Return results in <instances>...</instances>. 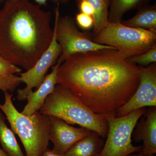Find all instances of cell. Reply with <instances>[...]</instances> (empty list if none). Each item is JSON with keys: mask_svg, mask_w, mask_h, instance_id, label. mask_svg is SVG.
Returning a JSON list of instances; mask_svg holds the SVG:
<instances>
[{"mask_svg": "<svg viewBox=\"0 0 156 156\" xmlns=\"http://www.w3.org/2000/svg\"><path fill=\"white\" fill-rule=\"evenodd\" d=\"M140 68L115 49L73 54L58 67L57 83L97 114H115L136 92Z\"/></svg>", "mask_w": 156, "mask_h": 156, "instance_id": "6da1fadb", "label": "cell"}, {"mask_svg": "<svg viewBox=\"0 0 156 156\" xmlns=\"http://www.w3.org/2000/svg\"><path fill=\"white\" fill-rule=\"evenodd\" d=\"M51 13L29 0H6L0 11V55L26 70L52 41Z\"/></svg>", "mask_w": 156, "mask_h": 156, "instance_id": "7a4b0ae2", "label": "cell"}, {"mask_svg": "<svg viewBox=\"0 0 156 156\" xmlns=\"http://www.w3.org/2000/svg\"><path fill=\"white\" fill-rule=\"evenodd\" d=\"M41 113L57 117L69 125H78L105 137L108 125L102 115L88 108L69 89L57 84L39 110Z\"/></svg>", "mask_w": 156, "mask_h": 156, "instance_id": "3957f363", "label": "cell"}, {"mask_svg": "<svg viewBox=\"0 0 156 156\" xmlns=\"http://www.w3.org/2000/svg\"><path fill=\"white\" fill-rule=\"evenodd\" d=\"M5 101L0 109L6 116L11 130L19 136L26 156H42L48 149L50 141V117L39 111L30 115L23 114L13 104L12 94L4 92Z\"/></svg>", "mask_w": 156, "mask_h": 156, "instance_id": "277c9868", "label": "cell"}, {"mask_svg": "<svg viewBox=\"0 0 156 156\" xmlns=\"http://www.w3.org/2000/svg\"><path fill=\"white\" fill-rule=\"evenodd\" d=\"M92 40L115 48L122 57L128 58L145 53L156 45V33L122 23L108 22Z\"/></svg>", "mask_w": 156, "mask_h": 156, "instance_id": "5b68a950", "label": "cell"}, {"mask_svg": "<svg viewBox=\"0 0 156 156\" xmlns=\"http://www.w3.org/2000/svg\"><path fill=\"white\" fill-rule=\"evenodd\" d=\"M145 108L122 117L111 114L102 115L108 125L106 142L99 156H128L142 149V146H134L131 136L137 122L146 113Z\"/></svg>", "mask_w": 156, "mask_h": 156, "instance_id": "8992f818", "label": "cell"}, {"mask_svg": "<svg viewBox=\"0 0 156 156\" xmlns=\"http://www.w3.org/2000/svg\"><path fill=\"white\" fill-rule=\"evenodd\" d=\"M55 9V19L53 31L56 41L62 50L57 61L61 65L69 56L78 53L115 48L97 44L87 35L78 29L74 19L71 16H60L59 4Z\"/></svg>", "mask_w": 156, "mask_h": 156, "instance_id": "52a82bcc", "label": "cell"}, {"mask_svg": "<svg viewBox=\"0 0 156 156\" xmlns=\"http://www.w3.org/2000/svg\"><path fill=\"white\" fill-rule=\"evenodd\" d=\"M62 52L61 46L56 41L53 31L52 41L47 50L31 68L25 72L20 73V81L21 83H25L26 87L17 90V99L20 101L24 100L33 89L36 88L37 89L38 88L44 80L48 70L56 63Z\"/></svg>", "mask_w": 156, "mask_h": 156, "instance_id": "ba28073f", "label": "cell"}, {"mask_svg": "<svg viewBox=\"0 0 156 156\" xmlns=\"http://www.w3.org/2000/svg\"><path fill=\"white\" fill-rule=\"evenodd\" d=\"M140 67V81L138 88L129 100L117 110L116 116H123L146 107H156V62L147 67Z\"/></svg>", "mask_w": 156, "mask_h": 156, "instance_id": "9c48e42d", "label": "cell"}, {"mask_svg": "<svg viewBox=\"0 0 156 156\" xmlns=\"http://www.w3.org/2000/svg\"><path fill=\"white\" fill-rule=\"evenodd\" d=\"M49 117L50 140L53 143V150L58 154H65L76 142L92 133L87 128L73 127L57 117Z\"/></svg>", "mask_w": 156, "mask_h": 156, "instance_id": "30bf717a", "label": "cell"}, {"mask_svg": "<svg viewBox=\"0 0 156 156\" xmlns=\"http://www.w3.org/2000/svg\"><path fill=\"white\" fill-rule=\"evenodd\" d=\"M60 65L56 63L51 72L45 76L44 80L35 92L30 91L26 98L27 102L21 113L30 115L39 111L48 95L53 92L57 85V73Z\"/></svg>", "mask_w": 156, "mask_h": 156, "instance_id": "8fae6325", "label": "cell"}, {"mask_svg": "<svg viewBox=\"0 0 156 156\" xmlns=\"http://www.w3.org/2000/svg\"><path fill=\"white\" fill-rule=\"evenodd\" d=\"M146 113V119L139 123L134 133L135 140L143 142L139 153L141 156L156 153V107H150Z\"/></svg>", "mask_w": 156, "mask_h": 156, "instance_id": "7c38bea8", "label": "cell"}, {"mask_svg": "<svg viewBox=\"0 0 156 156\" xmlns=\"http://www.w3.org/2000/svg\"><path fill=\"white\" fill-rule=\"evenodd\" d=\"M100 136L92 131L76 142L64 155L65 156H99L105 143Z\"/></svg>", "mask_w": 156, "mask_h": 156, "instance_id": "4fadbf2b", "label": "cell"}, {"mask_svg": "<svg viewBox=\"0 0 156 156\" xmlns=\"http://www.w3.org/2000/svg\"><path fill=\"white\" fill-rule=\"evenodd\" d=\"M127 26L141 29L156 33V5H147L137 9L136 15L131 18L122 21Z\"/></svg>", "mask_w": 156, "mask_h": 156, "instance_id": "5bb4252c", "label": "cell"}, {"mask_svg": "<svg viewBox=\"0 0 156 156\" xmlns=\"http://www.w3.org/2000/svg\"><path fill=\"white\" fill-rule=\"evenodd\" d=\"M151 0H109V22L121 23L126 12L148 4Z\"/></svg>", "mask_w": 156, "mask_h": 156, "instance_id": "9a60e30c", "label": "cell"}, {"mask_svg": "<svg viewBox=\"0 0 156 156\" xmlns=\"http://www.w3.org/2000/svg\"><path fill=\"white\" fill-rule=\"evenodd\" d=\"M6 117L0 110V143L9 156H24L14 132L7 126Z\"/></svg>", "mask_w": 156, "mask_h": 156, "instance_id": "2e32d148", "label": "cell"}, {"mask_svg": "<svg viewBox=\"0 0 156 156\" xmlns=\"http://www.w3.org/2000/svg\"><path fill=\"white\" fill-rule=\"evenodd\" d=\"M77 2L80 0H75ZM90 3L94 10L93 17L94 26L93 27V36L97 34L105 27L109 22L108 15L109 0H86Z\"/></svg>", "mask_w": 156, "mask_h": 156, "instance_id": "e0dca14e", "label": "cell"}, {"mask_svg": "<svg viewBox=\"0 0 156 156\" xmlns=\"http://www.w3.org/2000/svg\"><path fill=\"white\" fill-rule=\"evenodd\" d=\"M128 61L138 66L147 67L156 62V45L147 52L127 58Z\"/></svg>", "mask_w": 156, "mask_h": 156, "instance_id": "ac0fdd59", "label": "cell"}, {"mask_svg": "<svg viewBox=\"0 0 156 156\" xmlns=\"http://www.w3.org/2000/svg\"><path fill=\"white\" fill-rule=\"evenodd\" d=\"M21 83L20 77L14 74L0 76V90L4 92H14Z\"/></svg>", "mask_w": 156, "mask_h": 156, "instance_id": "d6986e66", "label": "cell"}, {"mask_svg": "<svg viewBox=\"0 0 156 156\" xmlns=\"http://www.w3.org/2000/svg\"><path fill=\"white\" fill-rule=\"evenodd\" d=\"M22 69L0 55V76L20 73Z\"/></svg>", "mask_w": 156, "mask_h": 156, "instance_id": "ffe728a7", "label": "cell"}, {"mask_svg": "<svg viewBox=\"0 0 156 156\" xmlns=\"http://www.w3.org/2000/svg\"><path fill=\"white\" fill-rule=\"evenodd\" d=\"M76 20L78 25L85 30H88L93 27L94 19L91 15L80 12L77 14Z\"/></svg>", "mask_w": 156, "mask_h": 156, "instance_id": "44dd1931", "label": "cell"}, {"mask_svg": "<svg viewBox=\"0 0 156 156\" xmlns=\"http://www.w3.org/2000/svg\"><path fill=\"white\" fill-rule=\"evenodd\" d=\"M77 3L80 12L94 17L95 10L90 3L86 0H80Z\"/></svg>", "mask_w": 156, "mask_h": 156, "instance_id": "7402d4cb", "label": "cell"}, {"mask_svg": "<svg viewBox=\"0 0 156 156\" xmlns=\"http://www.w3.org/2000/svg\"><path fill=\"white\" fill-rule=\"evenodd\" d=\"M34 1L36 2L39 5L46 6L47 5V2L49 1V0H34ZM50 1H52L53 2L56 3V4H58L60 5V4H67L71 0H50Z\"/></svg>", "mask_w": 156, "mask_h": 156, "instance_id": "603a6c76", "label": "cell"}, {"mask_svg": "<svg viewBox=\"0 0 156 156\" xmlns=\"http://www.w3.org/2000/svg\"><path fill=\"white\" fill-rule=\"evenodd\" d=\"M42 156H65L56 152L54 150L48 149Z\"/></svg>", "mask_w": 156, "mask_h": 156, "instance_id": "cb8c5ba5", "label": "cell"}, {"mask_svg": "<svg viewBox=\"0 0 156 156\" xmlns=\"http://www.w3.org/2000/svg\"><path fill=\"white\" fill-rule=\"evenodd\" d=\"M0 156H9L3 149L0 148Z\"/></svg>", "mask_w": 156, "mask_h": 156, "instance_id": "d4e9b609", "label": "cell"}, {"mask_svg": "<svg viewBox=\"0 0 156 156\" xmlns=\"http://www.w3.org/2000/svg\"><path fill=\"white\" fill-rule=\"evenodd\" d=\"M128 156H141L140 155V154H131L129 155Z\"/></svg>", "mask_w": 156, "mask_h": 156, "instance_id": "484cf974", "label": "cell"}, {"mask_svg": "<svg viewBox=\"0 0 156 156\" xmlns=\"http://www.w3.org/2000/svg\"><path fill=\"white\" fill-rule=\"evenodd\" d=\"M6 0H0V5L2 4L3 3H4Z\"/></svg>", "mask_w": 156, "mask_h": 156, "instance_id": "4316f807", "label": "cell"}, {"mask_svg": "<svg viewBox=\"0 0 156 156\" xmlns=\"http://www.w3.org/2000/svg\"><path fill=\"white\" fill-rule=\"evenodd\" d=\"M156 156L154 155V154H152V155H147V156Z\"/></svg>", "mask_w": 156, "mask_h": 156, "instance_id": "83f0119b", "label": "cell"}]
</instances>
